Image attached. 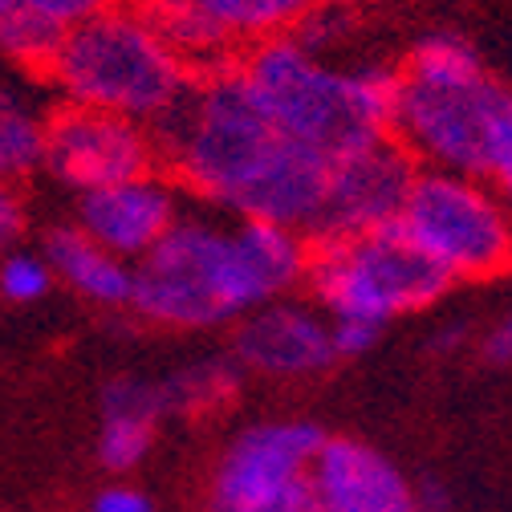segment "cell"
Listing matches in <instances>:
<instances>
[{
	"mask_svg": "<svg viewBox=\"0 0 512 512\" xmlns=\"http://www.w3.org/2000/svg\"><path fill=\"white\" fill-rule=\"evenodd\" d=\"M151 135L159 167L187 200L232 220L285 224L309 240L330 163L289 143L252 106L232 66L191 78L187 94L151 126Z\"/></svg>",
	"mask_w": 512,
	"mask_h": 512,
	"instance_id": "1",
	"label": "cell"
},
{
	"mask_svg": "<svg viewBox=\"0 0 512 512\" xmlns=\"http://www.w3.org/2000/svg\"><path fill=\"white\" fill-rule=\"evenodd\" d=\"M309 240L269 220H232L187 208L135 261L131 309L151 326L212 330L305 285Z\"/></svg>",
	"mask_w": 512,
	"mask_h": 512,
	"instance_id": "2",
	"label": "cell"
},
{
	"mask_svg": "<svg viewBox=\"0 0 512 512\" xmlns=\"http://www.w3.org/2000/svg\"><path fill=\"white\" fill-rule=\"evenodd\" d=\"M391 139L415 167L512 183V94L456 29L423 33L399 66Z\"/></svg>",
	"mask_w": 512,
	"mask_h": 512,
	"instance_id": "3",
	"label": "cell"
},
{
	"mask_svg": "<svg viewBox=\"0 0 512 512\" xmlns=\"http://www.w3.org/2000/svg\"><path fill=\"white\" fill-rule=\"evenodd\" d=\"M232 70L252 106L289 143L326 163L391 135L399 66H387V61L330 66L326 57H313L293 37H273L240 49Z\"/></svg>",
	"mask_w": 512,
	"mask_h": 512,
	"instance_id": "4",
	"label": "cell"
},
{
	"mask_svg": "<svg viewBox=\"0 0 512 512\" xmlns=\"http://www.w3.org/2000/svg\"><path fill=\"white\" fill-rule=\"evenodd\" d=\"M41 78L70 106L155 126L187 94L196 74L183 66L155 17L114 0L110 9L61 37Z\"/></svg>",
	"mask_w": 512,
	"mask_h": 512,
	"instance_id": "5",
	"label": "cell"
},
{
	"mask_svg": "<svg viewBox=\"0 0 512 512\" xmlns=\"http://www.w3.org/2000/svg\"><path fill=\"white\" fill-rule=\"evenodd\" d=\"M326 317H358L387 330V322L419 313L452 293V277L395 228L309 244L305 285Z\"/></svg>",
	"mask_w": 512,
	"mask_h": 512,
	"instance_id": "6",
	"label": "cell"
},
{
	"mask_svg": "<svg viewBox=\"0 0 512 512\" xmlns=\"http://www.w3.org/2000/svg\"><path fill=\"white\" fill-rule=\"evenodd\" d=\"M395 228L452 277V285L500 277L512 252L504 191L456 171L415 167Z\"/></svg>",
	"mask_w": 512,
	"mask_h": 512,
	"instance_id": "7",
	"label": "cell"
},
{
	"mask_svg": "<svg viewBox=\"0 0 512 512\" xmlns=\"http://www.w3.org/2000/svg\"><path fill=\"white\" fill-rule=\"evenodd\" d=\"M326 431L309 419H265L244 427L212 472V512H317L309 464Z\"/></svg>",
	"mask_w": 512,
	"mask_h": 512,
	"instance_id": "8",
	"label": "cell"
},
{
	"mask_svg": "<svg viewBox=\"0 0 512 512\" xmlns=\"http://www.w3.org/2000/svg\"><path fill=\"white\" fill-rule=\"evenodd\" d=\"M151 167H159L151 126L106 114V110H90V106H70V102H61L45 114L41 171H49L57 183L74 187L78 196L90 187L131 179Z\"/></svg>",
	"mask_w": 512,
	"mask_h": 512,
	"instance_id": "9",
	"label": "cell"
},
{
	"mask_svg": "<svg viewBox=\"0 0 512 512\" xmlns=\"http://www.w3.org/2000/svg\"><path fill=\"white\" fill-rule=\"evenodd\" d=\"M411 175H415V159L391 135L354 155L334 159L322 191V208H317V220L309 228V244L362 236L395 224Z\"/></svg>",
	"mask_w": 512,
	"mask_h": 512,
	"instance_id": "10",
	"label": "cell"
},
{
	"mask_svg": "<svg viewBox=\"0 0 512 512\" xmlns=\"http://www.w3.org/2000/svg\"><path fill=\"white\" fill-rule=\"evenodd\" d=\"M187 212V196L163 171H139L131 179H114L78 196V228L118 261L135 265L171 232V224Z\"/></svg>",
	"mask_w": 512,
	"mask_h": 512,
	"instance_id": "11",
	"label": "cell"
},
{
	"mask_svg": "<svg viewBox=\"0 0 512 512\" xmlns=\"http://www.w3.org/2000/svg\"><path fill=\"white\" fill-rule=\"evenodd\" d=\"M232 362L248 374L277 382L322 374L326 366H334L330 317L301 297H277L256 305L236 317Z\"/></svg>",
	"mask_w": 512,
	"mask_h": 512,
	"instance_id": "12",
	"label": "cell"
},
{
	"mask_svg": "<svg viewBox=\"0 0 512 512\" xmlns=\"http://www.w3.org/2000/svg\"><path fill=\"white\" fill-rule=\"evenodd\" d=\"M317 512H415V484L378 447L354 435H326L309 464Z\"/></svg>",
	"mask_w": 512,
	"mask_h": 512,
	"instance_id": "13",
	"label": "cell"
},
{
	"mask_svg": "<svg viewBox=\"0 0 512 512\" xmlns=\"http://www.w3.org/2000/svg\"><path fill=\"white\" fill-rule=\"evenodd\" d=\"M41 256L53 273V285H66L90 305L102 309H126L131 305V285H135V265L118 261L114 252L98 248L78 224H57L45 232Z\"/></svg>",
	"mask_w": 512,
	"mask_h": 512,
	"instance_id": "14",
	"label": "cell"
},
{
	"mask_svg": "<svg viewBox=\"0 0 512 512\" xmlns=\"http://www.w3.org/2000/svg\"><path fill=\"white\" fill-rule=\"evenodd\" d=\"M159 387L147 378H114L102 391V423H98V460L106 472H135L155 447V431L163 423Z\"/></svg>",
	"mask_w": 512,
	"mask_h": 512,
	"instance_id": "15",
	"label": "cell"
},
{
	"mask_svg": "<svg viewBox=\"0 0 512 512\" xmlns=\"http://www.w3.org/2000/svg\"><path fill=\"white\" fill-rule=\"evenodd\" d=\"M313 0H196V13L220 29V37L240 53L273 37H289Z\"/></svg>",
	"mask_w": 512,
	"mask_h": 512,
	"instance_id": "16",
	"label": "cell"
},
{
	"mask_svg": "<svg viewBox=\"0 0 512 512\" xmlns=\"http://www.w3.org/2000/svg\"><path fill=\"white\" fill-rule=\"evenodd\" d=\"M45 114L49 110L29 90L0 82V183L21 187L33 171H41Z\"/></svg>",
	"mask_w": 512,
	"mask_h": 512,
	"instance_id": "17",
	"label": "cell"
},
{
	"mask_svg": "<svg viewBox=\"0 0 512 512\" xmlns=\"http://www.w3.org/2000/svg\"><path fill=\"white\" fill-rule=\"evenodd\" d=\"M240 366L228 358H204V362H191L183 370H175L171 378L155 382L159 387V403L163 415H216L224 411L236 395H240Z\"/></svg>",
	"mask_w": 512,
	"mask_h": 512,
	"instance_id": "18",
	"label": "cell"
},
{
	"mask_svg": "<svg viewBox=\"0 0 512 512\" xmlns=\"http://www.w3.org/2000/svg\"><path fill=\"white\" fill-rule=\"evenodd\" d=\"M61 37L66 33H57L53 25H45V21L13 9V5H9L5 17H0V57H5L9 66L29 70V74H45Z\"/></svg>",
	"mask_w": 512,
	"mask_h": 512,
	"instance_id": "19",
	"label": "cell"
},
{
	"mask_svg": "<svg viewBox=\"0 0 512 512\" xmlns=\"http://www.w3.org/2000/svg\"><path fill=\"white\" fill-rule=\"evenodd\" d=\"M354 33H358V13L350 0H313V9L297 21V29L289 37L301 49H309L313 57H326V53L342 49Z\"/></svg>",
	"mask_w": 512,
	"mask_h": 512,
	"instance_id": "20",
	"label": "cell"
},
{
	"mask_svg": "<svg viewBox=\"0 0 512 512\" xmlns=\"http://www.w3.org/2000/svg\"><path fill=\"white\" fill-rule=\"evenodd\" d=\"M53 289V273L45 265L41 248H9L0 252V297L13 301V305H33L41 297H49Z\"/></svg>",
	"mask_w": 512,
	"mask_h": 512,
	"instance_id": "21",
	"label": "cell"
},
{
	"mask_svg": "<svg viewBox=\"0 0 512 512\" xmlns=\"http://www.w3.org/2000/svg\"><path fill=\"white\" fill-rule=\"evenodd\" d=\"M9 5L29 13V17H37V21H45V25H53L57 33H70L82 21H90L102 9H110L114 0H9Z\"/></svg>",
	"mask_w": 512,
	"mask_h": 512,
	"instance_id": "22",
	"label": "cell"
},
{
	"mask_svg": "<svg viewBox=\"0 0 512 512\" xmlns=\"http://www.w3.org/2000/svg\"><path fill=\"white\" fill-rule=\"evenodd\" d=\"M378 338H382V326H374V322H358V317H330V350H334V362L370 354L378 346Z\"/></svg>",
	"mask_w": 512,
	"mask_h": 512,
	"instance_id": "23",
	"label": "cell"
},
{
	"mask_svg": "<svg viewBox=\"0 0 512 512\" xmlns=\"http://www.w3.org/2000/svg\"><path fill=\"white\" fill-rule=\"evenodd\" d=\"M86 512H155V504L135 484H110V488L94 492V500H90Z\"/></svg>",
	"mask_w": 512,
	"mask_h": 512,
	"instance_id": "24",
	"label": "cell"
},
{
	"mask_svg": "<svg viewBox=\"0 0 512 512\" xmlns=\"http://www.w3.org/2000/svg\"><path fill=\"white\" fill-rule=\"evenodd\" d=\"M21 232H25V200H21V187L0 183V252H9Z\"/></svg>",
	"mask_w": 512,
	"mask_h": 512,
	"instance_id": "25",
	"label": "cell"
},
{
	"mask_svg": "<svg viewBox=\"0 0 512 512\" xmlns=\"http://www.w3.org/2000/svg\"><path fill=\"white\" fill-rule=\"evenodd\" d=\"M480 358L488 362V366H508L512 362V326L500 322L492 326V330H484V338H480Z\"/></svg>",
	"mask_w": 512,
	"mask_h": 512,
	"instance_id": "26",
	"label": "cell"
},
{
	"mask_svg": "<svg viewBox=\"0 0 512 512\" xmlns=\"http://www.w3.org/2000/svg\"><path fill=\"white\" fill-rule=\"evenodd\" d=\"M452 508H456V500H452V492H447L439 480L415 484V512H452Z\"/></svg>",
	"mask_w": 512,
	"mask_h": 512,
	"instance_id": "27",
	"label": "cell"
},
{
	"mask_svg": "<svg viewBox=\"0 0 512 512\" xmlns=\"http://www.w3.org/2000/svg\"><path fill=\"white\" fill-rule=\"evenodd\" d=\"M122 5H135L143 9L147 17H167V13H179L187 5H196V0H122Z\"/></svg>",
	"mask_w": 512,
	"mask_h": 512,
	"instance_id": "28",
	"label": "cell"
},
{
	"mask_svg": "<svg viewBox=\"0 0 512 512\" xmlns=\"http://www.w3.org/2000/svg\"><path fill=\"white\" fill-rule=\"evenodd\" d=\"M9 13V0H0V17H5Z\"/></svg>",
	"mask_w": 512,
	"mask_h": 512,
	"instance_id": "29",
	"label": "cell"
},
{
	"mask_svg": "<svg viewBox=\"0 0 512 512\" xmlns=\"http://www.w3.org/2000/svg\"><path fill=\"white\" fill-rule=\"evenodd\" d=\"M350 5H358V0H350Z\"/></svg>",
	"mask_w": 512,
	"mask_h": 512,
	"instance_id": "30",
	"label": "cell"
}]
</instances>
